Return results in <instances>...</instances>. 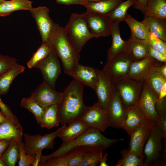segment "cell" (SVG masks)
<instances>
[{"label": "cell", "instance_id": "obj_26", "mask_svg": "<svg viewBox=\"0 0 166 166\" xmlns=\"http://www.w3.org/2000/svg\"><path fill=\"white\" fill-rule=\"evenodd\" d=\"M23 128L7 120L0 124V140H8L16 141L22 138Z\"/></svg>", "mask_w": 166, "mask_h": 166}, {"label": "cell", "instance_id": "obj_35", "mask_svg": "<svg viewBox=\"0 0 166 166\" xmlns=\"http://www.w3.org/2000/svg\"><path fill=\"white\" fill-rule=\"evenodd\" d=\"M21 106L26 109L34 116L38 123L40 124L44 113L45 109L30 97L23 98Z\"/></svg>", "mask_w": 166, "mask_h": 166}, {"label": "cell", "instance_id": "obj_28", "mask_svg": "<svg viewBox=\"0 0 166 166\" xmlns=\"http://www.w3.org/2000/svg\"><path fill=\"white\" fill-rule=\"evenodd\" d=\"M143 21L150 33L166 42V19L146 17Z\"/></svg>", "mask_w": 166, "mask_h": 166}, {"label": "cell", "instance_id": "obj_44", "mask_svg": "<svg viewBox=\"0 0 166 166\" xmlns=\"http://www.w3.org/2000/svg\"><path fill=\"white\" fill-rule=\"evenodd\" d=\"M17 61L15 58L0 54V74L16 64Z\"/></svg>", "mask_w": 166, "mask_h": 166}, {"label": "cell", "instance_id": "obj_51", "mask_svg": "<svg viewBox=\"0 0 166 166\" xmlns=\"http://www.w3.org/2000/svg\"><path fill=\"white\" fill-rule=\"evenodd\" d=\"M166 82L163 85L158 97V100H159L166 98Z\"/></svg>", "mask_w": 166, "mask_h": 166}, {"label": "cell", "instance_id": "obj_8", "mask_svg": "<svg viewBox=\"0 0 166 166\" xmlns=\"http://www.w3.org/2000/svg\"><path fill=\"white\" fill-rule=\"evenodd\" d=\"M133 61L126 51L113 59L107 60L102 70L115 83L126 77Z\"/></svg>", "mask_w": 166, "mask_h": 166}, {"label": "cell", "instance_id": "obj_29", "mask_svg": "<svg viewBox=\"0 0 166 166\" xmlns=\"http://www.w3.org/2000/svg\"><path fill=\"white\" fill-rule=\"evenodd\" d=\"M32 4V2L29 0L4 1L0 3V16H7L18 10H30Z\"/></svg>", "mask_w": 166, "mask_h": 166}, {"label": "cell", "instance_id": "obj_19", "mask_svg": "<svg viewBox=\"0 0 166 166\" xmlns=\"http://www.w3.org/2000/svg\"><path fill=\"white\" fill-rule=\"evenodd\" d=\"M107 111L109 126L121 128V124L126 116V108L116 91L109 102Z\"/></svg>", "mask_w": 166, "mask_h": 166}, {"label": "cell", "instance_id": "obj_14", "mask_svg": "<svg viewBox=\"0 0 166 166\" xmlns=\"http://www.w3.org/2000/svg\"><path fill=\"white\" fill-rule=\"evenodd\" d=\"M63 93L56 91L44 81L31 93L29 97L45 109L49 106L59 104Z\"/></svg>", "mask_w": 166, "mask_h": 166}, {"label": "cell", "instance_id": "obj_49", "mask_svg": "<svg viewBox=\"0 0 166 166\" xmlns=\"http://www.w3.org/2000/svg\"><path fill=\"white\" fill-rule=\"evenodd\" d=\"M11 140H0V157L8 147Z\"/></svg>", "mask_w": 166, "mask_h": 166}, {"label": "cell", "instance_id": "obj_54", "mask_svg": "<svg viewBox=\"0 0 166 166\" xmlns=\"http://www.w3.org/2000/svg\"><path fill=\"white\" fill-rule=\"evenodd\" d=\"M0 166H6V164L2 160L1 157H0Z\"/></svg>", "mask_w": 166, "mask_h": 166}, {"label": "cell", "instance_id": "obj_23", "mask_svg": "<svg viewBox=\"0 0 166 166\" xmlns=\"http://www.w3.org/2000/svg\"><path fill=\"white\" fill-rule=\"evenodd\" d=\"M25 69V66L17 63L0 74V95L7 93L13 81Z\"/></svg>", "mask_w": 166, "mask_h": 166}, {"label": "cell", "instance_id": "obj_36", "mask_svg": "<svg viewBox=\"0 0 166 166\" xmlns=\"http://www.w3.org/2000/svg\"><path fill=\"white\" fill-rule=\"evenodd\" d=\"M145 81L152 90L158 97L166 78L158 72L154 70Z\"/></svg>", "mask_w": 166, "mask_h": 166}, {"label": "cell", "instance_id": "obj_46", "mask_svg": "<svg viewBox=\"0 0 166 166\" xmlns=\"http://www.w3.org/2000/svg\"><path fill=\"white\" fill-rule=\"evenodd\" d=\"M147 47L149 56L157 61L166 63V55L156 51L148 43Z\"/></svg>", "mask_w": 166, "mask_h": 166}, {"label": "cell", "instance_id": "obj_45", "mask_svg": "<svg viewBox=\"0 0 166 166\" xmlns=\"http://www.w3.org/2000/svg\"><path fill=\"white\" fill-rule=\"evenodd\" d=\"M0 108L1 111L5 115L8 120L17 125L20 124L17 117L14 115L9 106L2 101L0 97Z\"/></svg>", "mask_w": 166, "mask_h": 166}, {"label": "cell", "instance_id": "obj_17", "mask_svg": "<svg viewBox=\"0 0 166 166\" xmlns=\"http://www.w3.org/2000/svg\"><path fill=\"white\" fill-rule=\"evenodd\" d=\"M94 90L97 96V102L104 109L107 111L108 104L116 89L114 83L102 70H98V81Z\"/></svg>", "mask_w": 166, "mask_h": 166}, {"label": "cell", "instance_id": "obj_5", "mask_svg": "<svg viewBox=\"0 0 166 166\" xmlns=\"http://www.w3.org/2000/svg\"><path fill=\"white\" fill-rule=\"evenodd\" d=\"M64 28L70 41L79 52L87 42L94 38L83 14H72Z\"/></svg>", "mask_w": 166, "mask_h": 166}, {"label": "cell", "instance_id": "obj_9", "mask_svg": "<svg viewBox=\"0 0 166 166\" xmlns=\"http://www.w3.org/2000/svg\"><path fill=\"white\" fill-rule=\"evenodd\" d=\"M80 119L88 127L105 131L109 126L108 111L104 109L98 102L88 108Z\"/></svg>", "mask_w": 166, "mask_h": 166}, {"label": "cell", "instance_id": "obj_21", "mask_svg": "<svg viewBox=\"0 0 166 166\" xmlns=\"http://www.w3.org/2000/svg\"><path fill=\"white\" fill-rule=\"evenodd\" d=\"M89 128L80 119L69 124L59 132L57 137L62 141V144H68L76 139Z\"/></svg>", "mask_w": 166, "mask_h": 166}, {"label": "cell", "instance_id": "obj_15", "mask_svg": "<svg viewBox=\"0 0 166 166\" xmlns=\"http://www.w3.org/2000/svg\"><path fill=\"white\" fill-rule=\"evenodd\" d=\"M164 63L157 61L148 55L143 59L132 62L125 78L145 81L154 70L153 66L160 65Z\"/></svg>", "mask_w": 166, "mask_h": 166}, {"label": "cell", "instance_id": "obj_34", "mask_svg": "<svg viewBox=\"0 0 166 166\" xmlns=\"http://www.w3.org/2000/svg\"><path fill=\"white\" fill-rule=\"evenodd\" d=\"M7 166H15L19 159V150L16 141L11 140L8 147L1 156Z\"/></svg>", "mask_w": 166, "mask_h": 166}, {"label": "cell", "instance_id": "obj_3", "mask_svg": "<svg viewBox=\"0 0 166 166\" xmlns=\"http://www.w3.org/2000/svg\"><path fill=\"white\" fill-rule=\"evenodd\" d=\"M123 140V139L108 138L102 135L99 130L89 128L75 140L68 144H62L54 152L47 155L42 154L39 163L45 162L51 158L64 156L73 148L80 146L93 147L103 152L118 141Z\"/></svg>", "mask_w": 166, "mask_h": 166}, {"label": "cell", "instance_id": "obj_52", "mask_svg": "<svg viewBox=\"0 0 166 166\" xmlns=\"http://www.w3.org/2000/svg\"><path fill=\"white\" fill-rule=\"evenodd\" d=\"M108 154L105 153L103 154L99 163L100 166H108V165L107 163V157Z\"/></svg>", "mask_w": 166, "mask_h": 166}, {"label": "cell", "instance_id": "obj_47", "mask_svg": "<svg viewBox=\"0 0 166 166\" xmlns=\"http://www.w3.org/2000/svg\"><path fill=\"white\" fill-rule=\"evenodd\" d=\"M60 4L66 5H80L84 6L87 2L86 0H55Z\"/></svg>", "mask_w": 166, "mask_h": 166}, {"label": "cell", "instance_id": "obj_20", "mask_svg": "<svg viewBox=\"0 0 166 166\" xmlns=\"http://www.w3.org/2000/svg\"><path fill=\"white\" fill-rule=\"evenodd\" d=\"M98 70L79 63L69 76L94 90L98 81Z\"/></svg>", "mask_w": 166, "mask_h": 166}, {"label": "cell", "instance_id": "obj_56", "mask_svg": "<svg viewBox=\"0 0 166 166\" xmlns=\"http://www.w3.org/2000/svg\"><path fill=\"white\" fill-rule=\"evenodd\" d=\"M4 1H5V0H0V3L3 2Z\"/></svg>", "mask_w": 166, "mask_h": 166}, {"label": "cell", "instance_id": "obj_1", "mask_svg": "<svg viewBox=\"0 0 166 166\" xmlns=\"http://www.w3.org/2000/svg\"><path fill=\"white\" fill-rule=\"evenodd\" d=\"M84 85L74 79L64 90L58 104L60 123L68 124L80 119L86 111L88 107L83 101Z\"/></svg>", "mask_w": 166, "mask_h": 166}, {"label": "cell", "instance_id": "obj_11", "mask_svg": "<svg viewBox=\"0 0 166 166\" xmlns=\"http://www.w3.org/2000/svg\"><path fill=\"white\" fill-rule=\"evenodd\" d=\"M83 14L94 38L111 35L113 22L108 16L87 10Z\"/></svg>", "mask_w": 166, "mask_h": 166}, {"label": "cell", "instance_id": "obj_55", "mask_svg": "<svg viewBox=\"0 0 166 166\" xmlns=\"http://www.w3.org/2000/svg\"><path fill=\"white\" fill-rule=\"evenodd\" d=\"M87 2H98L101 0H86Z\"/></svg>", "mask_w": 166, "mask_h": 166}, {"label": "cell", "instance_id": "obj_18", "mask_svg": "<svg viewBox=\"0 0 166 166\" xmlns=\"http://www.w3.org/2000/svg\"><path fill=\"white\" fill-rule=\"evenodd\" d=\"M126 117L121 124V128L131 136L148 119L136 104L126 107Z\"/></svg>", "mask_w": 166, "mask_h": 166}, {"label": "cell", "instance_id": "obj_42", "mask_svg": "<svg viewBox=\"0 0 166 166\" xmlns=\"http://www.w3.org/2000/svg\"><path fill=\"white\" fill-rule=\"evenodd\" d=\"M72 156V152L71 151H70L64 156L51 158L45 162L40 163L38 166H68Z\"/></svg>", "mask_w": 166, "mask_h": 166}, {"label": "cell", "instance_id": "obj_6", "mask_svg": "<svg viewBox=\"0 0 166 166\" xmlns=\"http://www.w3.org/2000/svg\"><path fill=\"white\" fill-rule=\"evenodd\" d=\"M66 126V124H64L55 131L43 136L39 134L32 135L26 133L23 134L25 151L26 154L36 159L34 166H38L42 152L43 149L53 148L55 143L54 141V139L60 131Z\"/></svg>", "mask_w": 166, "mask_h": 166}, {"label": "cell", "instance_id": "obj_13", "mask_svg": "<svg viewBox=\"0 0 166 166\" xmlns=\"http://www.w3.org/2000/svg\"><path fill=\"white\" fill-rule=\"evenodd\" d=\"M158 99L157 95L152 90L146 81H144L140 98L136 104L148 120L154 121L157 125L159 117L155 108Z\"/></svg>", "mask_w": 166, "mask_h": 166}, {"label": "cell", "instance_id": "obj_2", "mask_svg": "<svg viewBox=\"0 0 166 166\" xmlns=\"http://www.w3.org/2000/svg\"><path fill=\"white\" fill-rule=\"evenodd\" d=\"M48 43L61 60L64 73L69 75L79 64L80 52L70 41L65 28L56 23Z\"/></svg>", "mask_w": 166, "mask_h": 166}, {"label": "cell", "instance_id": "obj_39", "mask_svg": "<svg viewBox=\"0 0 166 166\" xmlns=\"http://www.w3.org/2000/svg\"><path fill=\"white\" fill-rule=\"evenodd\" d=\"M155 108L159 121L158 125L164 133V138L166 139V98L157 101Z\"/></svg>", "mask_w": 166, "mask_h": 166}, {"label": "cell", "instance_id": "obj_31", "mask_svg": "<svg viewBox=\"0 0 166 166\" xmlns=\"http://www.w3.org/2000/svg\"><path fill=\"white\" fill-rule=\"evenodd\" d=\"M58 105H50L45 109L40 124L42 128L50 129L57 126L60 123L58 115Z\"/></svg>", "mask_w": 166, "mask_h": 166}, {"label": "cell", "instance_id": "obj_38", "mask_svg": "<svg viewBox=\"0 0 166 166\" xmlns=\"http://www.w3.org/2000/svg\"><path fill=\"white\" fill-rule=\"evenodd\" d=\"M52 50L49 43H42L41 46L33 54L30 60L27 62V65L29 69L35 67L36 65L45 58Z\"/></svg>", "mask_w": 166, "mask_h": 166}, {"label": "cell", "instance_id": "obj_24", "mask_svg": "<svg viewBox=\"0 0 166 166\" xmlns=\"http://www.w3.org/2000/svg\"><path fill=\"white\" fill-rule=\"evenodd\" d=\"M127 41V52L133 61L141 60L148 55L147 40H140L130 37Z\"/></svg>", "mask_w": 166, "mask_h": 166}, {"label": "cell", "instance_id": "obj_12", "mask_svg": "<svg viewBox=\"0 0 166 166\" xmlns=\"http://www.w3.org/2000/svg\"><path fill=\"white\" fill-rule=\"evenodd\" d=\"M30 10L35 20L42 43H48L56 24L49 17V9L45 6H40L32 7Z\"/></svg>", "mask_w": 166, "mask_h": 166}, {"label": "cell", "instance_id": "obj_40", "mask_svg": "<svg viewBox=\"0 0 166 166\" xmlns=\"http://www.w3.org/2000/svg\"><path fill=\"white\" fill-rule=\"evenodd\" d=\"M19 150V166H33L36 159L26 154L24 149V143L22 141V138L16 141Z\"/></svg>", "mask_w": 166, "mask_h": 166}, {"label": "cell", "instance_id": "obj_4", "mask_svg": "<svg viewBox=\"0 0 166 166\" xmlns=\"http://www.w3.org/2000/svg\"><path fill=\"white\" fill-rule=\"evenodd\" d=\"M164 133L156 125L153 128L144 147V163L145 166H164L166 161V142H162Z\"/></svg>", "mask_w": 166, "mask_h": 166}, {"label": "cell", "instance_id": "obj_16", "mask_svg": "<svg viewBox=\"0 0 166 166\" xmlns=\"http://www.w3.org/2000/svg\"><path fill=\"white\" fill-rule=\"evenodd\" d=\"M157 124L154 121L148 120L130 136L129 147L130 150L137 156L143 157L144 145L152 132Z\"/></svg>", "mask_w": 166, "mask_h": 166}, {"label": "cell", "instance_id": "obj_41", "mask_svg": "<svg viewBox=\"0 0 166 166\" xmlns=\"http://www.w3.org/2000/svg\"><path fill=\"white\" fill-rule=\"evenodd\" d=\"M103 152H91L87 153L77 166H95L99 163Z\"/></svg>", "mask_w": 166, "mask_h": 166}, {"label": "cell", "instance_id": "obj_53", "mask_svg": "<svg viewBox=\"0 0 166 166\" xmlns=\"http://www.w3.org/2000/svg\"><path fill=\"white\" fill-rule=\"evenodd\" d=\"M8 120L4 113L0 111V124Z\"/></svg>", "mask_w": 166, "mask_h": 166}, {"label": "cell", "instance_id": "obj_33", "mask_svg": "<svg viewBox=\"0 0 166 166\" xmlns=\"http://www.w3.org/2000/svg\"><path fill=\"white\" fill-rule=\"evenodd\" d=\"M137 0H127L119 4L108 15L113 22L124 21L128 8L135 4Z\"/></svg>", "mask_w": 166, "mask_h": 166}, {"label": "cell", "instance_id": "obj_25", "mask_svg": "<svg viewBox=\"0 0 166 166\" xmlns=\"http://www.w3.org/2000/svg\"><path fill=\"white\" fill-rule=\"evenodd\" d=\"M124 21L131 30L130 37L140 40H147L150 32L143 20L138 21L127 14Z\"/></svg>", "mask_w": 166, "mask_h": 166}, {"label": "cell", "instance_id": "obj_22", "mask_svg": "<svg viewBox=\"0 0 166 166\" xmlns=\"http://www.w3.org/2000/svg\"><path fill=\"white\" fill-rule=\"evenodd\" d=\"M119 23L113 22L111 34L112 44L108 50L107 60L113 59L127 51L128 41L123 40L121 37Z\"/></svg>", "mask_w": 166, "mask_h": 166}, {"label": "cell", "instance_id": "obj_27", "mask_svg": "<svg viewBox=\"0 0 166 166\" xmlns=\"http://www.w3.org/2000/svg\"><path fill=\"white\" fill-rule=\"evenodd\" d=\"M123 0H101L95 2H87L84 6L87 10L108 16Z\"/></svg>", "mask_w": 166, "mask_h": 166}, {"label": "cell", "instance_id": "obj_37", "mask_svg": "<svg viewBox=\"0 0 166 166\" xmlns=\"http://www.w3.org/2000/svg\"><path fill=\"white\" fill-rule=\"evenodd\" d=\"M71 150L73 154L69 163L68 166H77L81 160L85 155L89 152H102L95 147L86 146L78 147L73 148Z\"/></svg>", "mask_w": 166, "mask_h": 166}, {"label": "cell", "instance_id": "obj_30", "mask_svg": "<svg viewBox=\"0 0 166 166\" xmlns=\"http://www.w3.org/2000/svg\"><path fill=\"white\" fill-rule=\"evenodd\" d=\"M144 17L166 19V0H147L144 14Z\"/></svg>", "mask_w": 166, "mask_h": 166}, {"label": "cell", "instance_id": "obj_32", "mask_svg": "<svg viewBox=\"0 0 166 166\" xmlns=\"http://www.w3.org/2000/svg\"><path fill=\"white\" fill-rule=\"evenodd\" d=\"M121 158L115 166H145L144 163V157L139 156L130 150L128 147L120 152Z\"/></svg>", "mask_w": 166, "mask_h": 166}, {"label": "cell", "instance_id": "obj_43", "mask_svg": "<svg viewBox=\"0 0 166 166\" xmlns=\"http://www.w3.org/2000/svg\"><path fill=\"white\" fill-rule=\"evenodd\" d=\"M147 41L148 44L155 50L166 55V42L157 38L150 33Z\"/></svg>", "mask_w": 166, "mask_h": 166}, {"label": "cell", "instance_id": "obj_10", "mask_svg": "<svg viewBox=\"0 0 166 166\" xmlns=\"http://www.w3.org/2000/svg\"><path fill=\"white\" fill-rule=\"evenodd\" d=\"M35 67L40 69L44 81L54 89L56 81L61 72L60 64L55 54L51 50Z\"/></svg>", "mask_w": 166, "mask_h": 166}, {"label": "cell", "instance_id": "obj_48", "mask_svg": "<svg viewBox=\"0 0 166 166\" xmlns=\"http://www.w3.org/2000/svg\"><path fill=\"white\" fill-rule=\"evenodd\" d=\"M147 0H137L136 3L133 5V7L136 9L139 10L144 14Z\"/></svg>", "mask_w": 166, "mask_h": 166}, {"label": "cell", "instance_id": "obj_7", "mask_svg": "<svg viewBox=\"0 0 166 166\" xmlns=\"http://www.w3.org/2000/svg\"><path fill=\"white\" fill-rule=\"evenodd\" d=\"M144 81L127 78L114 83L116 91L126 108L136 104L140 96Z\"/></svg>", "mask_w": 166, "mask_h": 166}, {"label": "cell", "instance_id": "obj_50", "mask_svg": "<svg viewBox=\"0 0 166 166\" xmlns=\"http://www.w3.org/2000/svg\"><path fill=\"white\" fill-rule=\"evenodd\" d=\"M154 70L157 71L166 78V63L160 65L153 66Z\"/></svg>", "mask_w": 166, "mask_h": 166}]
</instances>
